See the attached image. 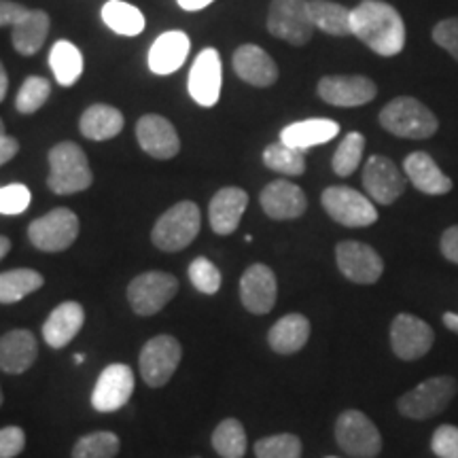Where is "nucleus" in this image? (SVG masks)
Listing matches in <instances>:
<instances>
[{
    "mask_svg": "<svg viewBox=\"0 0 458 458\" xmlns=\"http://www.w3.org/2000/svg\"><path fill=\"white\" fill-rule=\"evenodd\" d=\"M352 34L377 55L393 57L405 47V24L399 11L382 0H363L351 11Z\"/></svg>",
    "mask_w": 458,
    "mask_h": 458,
    "instance_id": "nucleus-1",
    "label": "nucleus"
},
{
    "mask_svg": "<svg viewBox=\"0 0 458 458\" xmlns=\"http://www.w3.org/2000/svg\"><path fill=\"white\" fill-rule=\"evenodd\" d=\"M91 174L88 156L77 142H60L49 151V176L47 185L57 196H72L91 187Z\"/></svg>",
    "mask_w": 458,
    "mask_h": 458,
    "instance_id": "nucleus-2",
    "label": "nucleus"
},
{
    "mask_svg": "<svg viewBox=\"0 0 458 458\" xmlns=\"http://www.w3.org/2000/svg\"><path fill=\"white\" fill-rule=\"evenodd\" d=\"M380 125L388 134L399 136V139L422 140L431 139L439 128V122L431 108L422 105L420 100L411 96H399L380 111Z\"/></svg>",
    "mask_w": 458,
    "mask_h": 458,
    "instance_id": "nucleus-3",
    "label": "nucleus"
},
{
    "mask_svg": "<svg viewBox=\"0 0 458 458\" xmlns=\"http://www.w3.org/2000/svg\"><path fill=\"white\" fill-rule=\"evenodd\" d=\"M199 227H202V215L198 204L182 199L159 216L151 232V240L164 253H176L198 238Z\"/></svg>",
    "mask_w": 458,
    "mask_h": 458,
    "instance_id": "nucleus-4",
    "label": "nucleus"
},
{
    "mask_svg": "<svg viewBox=\"0 0 458 458\" xmlns=\"http://www.w3.org/2000/svg\"><path fill=\"white\" fill-rule=\"evenodd\" d=\"M458 382L452 376H435L420 385L401 394L397 410L401 416L411 420H428V418L442 414L448 408L450 401L456 397Z\"/></svg>",
    "mask_w": 458,
    "mask_h": 458,
    "instance_id": "nucleus-5",
    "label": "nucleus"
},
{
    "mask_svg": "<svg viewBox=\"0 0 458 458\" xmlns=\"http://www.w3.org/2000/svg\"><path fill=\"white\" fill-rule=\"evenodd\" d=\"M267 30L272 37L301 47L312 38L317 28L312 24L308 0H272L267 11Z\"/></svg>",
    "mask_w": 458,
    "mask_h": 458,
    "instance_id": "nucleus-6",
    "label": "nucleus"
},
{
    "mask_svg": "<svg viewBox=\"0 0 458 458\" xmlns=\"http://www.w3.org/2000/svg\"><path fill=\"white\" fill-rule=\"evenodd\" d=\"M337 445L352 458H376L382 452V435L363 411L346 410L335 420Z\"/></svg>",
    "mask_w": 458,
    "mask_h": 458,
    "instance_id": "nucleus-7",
    "label": "nucleus"
},
{
    "mask_svg": "<svg viewBox=\"0 0 458 458\" xmlns=\"http://www.w3.org/2000/svg\"><path fill=\"white\" fill-rule=\"evenodd\" d=\"M79 216L68 208H54L45 216H38L28 227V238L34 249L43 253H62L79 238Z\"/></svg>",
    "mask_w": 458,
    "mask_h": 458,
    "instance_id": "nucleus-8",
    "label": "nucleus"
},
{
    "mask_svg": "<svg viewBox=\"0 0 458 458\" xmlns=\"http://www.w3.org/2000/svg\"><path fill=\"white\" fill-rule=\"evenodd\" d=\"M182 346L176 337L172 335H156L151 337L140 351V376L147 386L162 388L168 385L174 376L176 368L181 365Z\"/></svg>",
    "mask_w": 458,
    "mask_h": 458,
    "instance_id": "nucleus-9",
    "label": "nucleus"
},
{
    "mask_svg": "<svg viewBox=\"0 0 458 458\" xmlns=\"http://www.w3.org/2000/svg\"><path fill=\"white\" fill-rule=\"evenodd\" d=\"M320 202L325 213L344 227H369L377 221L374 202L352 187H327Z\"/></svg>",
    "mask_w": 458,
    "mask_h": 458,
    "instance_id": "nucleus-10",
    "label": "nucleus"
},
{
    "mask_svg": "<svg viewBox=\"0 0 458 458\" xmlns=\"http://www.w3.org/2000/svg\"><path fill=\"white\" fill-rule=\"evenodd\" d=\"M179 291V280L168 272H145L128 286V301L131 310L140 317H153Z\"/></svg>",
    "mask_w": 458,
    "mask_h": 458,
    "instance_id": "nucleus-11",
    "label": "nucleus"
},
{
    "mask_svg": "<svg viewBox=\"0 0 458 458\" xmlns=\"http://www.w3.org/2000/svg\"><path fill=\"white\" fill-rule=\"evenodd\" d=\"M318 96L334 106H363L376 98L377 88L369 77L363 74H329L318 81Z\"/></svg>",
    "mask_w": 458,
    "mask_h": 458,
    "instance_id": "nucleus-12",
    "label": "nucleus"
},
{
    "mask_svg": "<svg viewBox=\"0 0 458 458\" xmlns=\"http://www.w3.org/2000/svg\"><path fill=\"white\" fill-rule=\"evenodd\" d=\"M335 261L351 283L374 284L385 272V261L369 244L346 240L335 246Z\"/></svg>",
    "mask_w": 458,
    "mask_h": 458,
    "instance_id": "nucleus-13",
    "label": "nucleus"
},
{
    "mask_svg": "<svg viewBox=\"0 0 458 458\" xmlns=\"http://www.w3.org/2000/svg\"><path fill=\"white\" fill-rule=\"evenodd\" d=\"M435 334L414 314H397L391 323V348L401 360L422 359L433 348Z\"/></svg>",
    "mask_w": 458,
    "mask_h": 458,
    "instance_id": "nucleus-14",
    "label": "nucleus"
},
{
    "mask_svg": "<svg viewBox=\"0 0 458 458\" xmlns=\"http://www.w3.org/2000/svg\"><path fill=\"white\" fill-rule=\"evenodd\" d=\"M363 187L371 202L391 206L403 196L405 176L385 156H371L363 168Z\"/></svg>",
    "mask_w": 458,
    "mask_h": 458,
    "instance_id": "nucleus-15",
    "label": "nucleus"
},
{
    "mask_svg": "<svg viewBox=\"0 0 458 458\" xmlns=\"http://www.w3.org/2000/svg\"><path fill=\"white\" fill-rule=\"evenodd\" d=\"M221 81L223 68L219 51L213 47H206L202 54L196 57L191 72H189V96H191L199 106H215L221 96Z\"/></svg>",
    "mask_w": 458,
    "mask_h": 458,
    "instance_id": "nucleus-16",
    "label": "nucleus"
},
{
    "mask_svg": "<svg viewBox=\"0 0 458 458\" xmlns=\"http://www.w3.org/2000/svg\"><path fill=\"white\" fill-rule=\"evenodd\" d=\"M134 393V371L123 363H113L102 371L94 391L91 405L98 411H117L131 399Z\"/></svg>",
    "mask_w": 458,
    "mask_h": 458,
    "instance_id": "nucleus-17",
    "label": "nucleus"
},
{
    "mask_svg": "<svg viewBox=\"0 0 458 458\" xmlns=\"http://www.w3.org/2000/svg\"><path fill=\"white\" fill-rule=\"evenodd\" d=\"M278 295V283L272 267L255 263L240 278V300L242 306L253 314L272 312Z\"/></svg>",
    "mask_w": 458,
    "mask_h": 458,
    "instance_id": "nucleus-18",
    "label": "nucleus"
},
{
    "mask_svg": "<svg viewBox=\"0 0 458 458\" xmlns=\"http://www.w3.org/2000/svg\"><path fill=\"white\" fill-rule=\"evenodd\" d=\"M136 139L147 156L156 159H172L181 151L176 128L162 114H145L136 123Z\"/></svg>",
    "mask_w": 458,
    "mask_h": 458,
    "instance_id": "nucleus-19",
    "label": "nucleus"
},
{
    "mask_svg": "<svg viewBox=\"0 0 458 458\" xmlns=\"http://www.w3.org/2000/svg\"><path fill=\"white\" fill-rule=\"evenodd\" d=\"M259 204L270 219L274 221H291L300 219L308 208V198L301 191V187H297L295 182H289L284 179L272 181L270 185L263 187Z\"/></svg>",
    "mask_w": 458,
    "mask_h": 458,
    "instance_id": "nucleus-20",
    "label": "nucleus"
},
{
    "mask_svg": "<svg viewBox=\"0 0 458 458\" xmlns=\"http://www.w3.org/2000/svg\"><path fill=\"white\" fill-rule=\"evenodd\" d=\"M246 206H249V193L240 187H223L215 193L208 206L210 229L216 236H232L240 225Z\"/></svg>",
    "mask_w": 458,
    "mask_h": 458,
    "instance_id": "nucleus-21",
    "label": "nucleus"
},
{
    "mask_svg": "<svg viewBox=\"0 0 458 458\" xmlns=\"http://www.w3.org/2000/svg\"><path fill=\"white\" fill-rule=\"evenodd\" d=\"M233 71L253 88H272L278 81V66L259 45H240L233 54Z\"/></svg>",
    "mask_w": 458,
    "mask_h": 458,
    "instance_id": "nucleus-22",
    "label": "nucleus"
},
{
    "mask_svg": "<svg viewBox=\"0 0 458 458\" xmlns=\"http://www.w3.org/2000/svg\"><path fill=\"white\" fill-rule=\"evenodd\" d=\"M38 357V344L32 331L13 329L0 337V369L4 374L20 376L34 365Z\"/></svg>",
    "mask_w": 458,
    "mask_h": 458,
    "instance_id": "nucleus-23",
    "label": "nucleus"
},
{
    "mask_svg": "<svg viewBox=\"0 0 458 458\" xmlns=\"http://www.w3.org/2000/svg\"><path fill=\"white\" fill-rule=\"evenodd\" d=\"M85 312L77 301H62L43 323V337L51 348H64L83 329Z\"/></svg>",
    "mask_w": 458,
    "mask_h": 458,
    "instance_id": "nucleus-24",
    "label": "nucleus"
},
{
    "mask_svg": "<svg viewBox=\"0 0 458 458\" xmlns=\"http://www.w3.org/2000/svg\"><path fill=\"white\" fill-rule=\"evenodd\" d=\"M191 41L182 30L164 32L148 49V68L156 74H172L185 64Z\"/></svg>",
    "mask_w": 458,
    "mask_h": 458,
    "instance_id": "nucleus-25",
    "label": "nucleus"
},
{
    "mask_svg": "<svg viewBox=\"0 0 458 458\" xmlns=\"http://www.w3.org/2000/svg\"><path fill=\"white\" fill-rule=\"evenodd\" d=\"M405 176H408L411 185L418 191L427 193V196H444L452 191V181L439 170L435 159L425 151L410 153L403 162Z\"/></svg>",
    "mask_w": 458,
    "mask_h": 458,
    "instance_id": "nucleus-26",
    "label": "nucleus"
},
{
    "mask_svg": "<svg viewBox=\"0 0 458 458\" xmlns=\"http://www.w3.org/2000/svg\"><path fill=\"white\" fill-rule=\"evenodd\" d=\"M340 134V123L331 122V119H306V122H295L280 131V142L284 145L300 148H306L325 145V142L334 140Z\"/></svg>",
    "mask_w": 458,
    "mask_h": 458,
    "instance_id": "nucleus-27",
    "label": "nucleus"
},
{
    "mask_svg": "<svg viewBox=\"0 0 458 458\" xmlns=\"http://www.w3.org/2000/svg\"><path fill=\"white\" fill-rule=\"evenodd\" d=\"M310 337V320L303 314H286L272 325L267 344L276 354H295L308 344Z\"/></svg>",
    "mask_w": 458,
    "mask_h": 458,
    "instance_id": "nucleus-28",
    "label": "nucleus"
},
{
    "mask_svg": "<svg viewBox=\"0 0 458 458\" xmlns=\"http://www.w3.org/2000/svg\"><path fill=\"white\" fill-rule=\"evenodd\" d=\"M49 34V15L41 9L28 11L17 24L11 28V41L20 55H34L45 45Z\"/></svg>",
    "mask_w": 458,
    "mask_h": 458,
    "instance_id": "nucleus-29",
    "label": "nucleus"
},
{
    "mask_svg": "<svg viewBox=\"0 0 458 458\" xmlns=\"http://www.w3.org/2000/svg\"><path fill=\"white\" fill-rule=\"evenodd\" d=\"M123 114L108 105H91L79 119V130L89 140L114 139L123 130Z\"/></svg>",
    "mask_w": 458,
    "mask_h": 458,
    "instance_id": "nucleus-30",
    "label": "nucleus"
},
{
    "mask_svg": "<svg viewBox=\"0 0 458 458\" xmlns=\"http://www.w3.org/2000/svg\"><path fill=\"white\" fill-rule=\"evenodd\" d=\"M312 24L317 30L331 34V37H348L351 28V9L331 0H308Z\"/></svg>",
    "mask_w": 458,
    "mask_h": 458,
    "instance_id": "nucleus-31",
    "label": "nucleus"
},
{
    "mask_svg": "<svg viewBox=\"0 0 458 458\" xmlns=\"http://www.w3.org/2000/svg\"><path fill=\"white\" fill-rule=\"evenodd\" d=\"M49 66L54 71L55 81L62 88H71L79 81V77L83 74V54L77 45L71 41H57L51 47L49 54Z\"/></svg>",
    "mask_w": 458,
    "mask_h": 458,
    "instance_id": "nucleus-32",
    "label": "nucleus"
},
{
    "mask_svg": "<svg viewBox=\"0 0 458 458\" xmlns=\"http://www.w3.org/2000/svg\"><path fill=\"white\" fill-rule=\"evenodd\" d=\"M102 20L113 32L123 34V37H139L145 30V15L134 4L123 3V0H108L102 7Z\"/></svg>",
    "mask_w": 458,
    "mask_h": 458,
    "instance_id": "nucleus-33",
    "label": "nucleus"
},
{
    "mask_svg": "<svg viewBox=\"0 0 458 458\" xmlns=\"http://www.w3.org/2000/svg\"><path fill=\"white\" fill-rule=\"evenodd\" d=\"M43 276L30 267H17L0 274V303H15L43 286Z\"/></svg>",
    "mask_w": 458,
    "mask_h": 458,
    "instance_id": "nucleus-34",
    "label": "nucleus"
},
{
    "mask_svg": "<svg viewBox=\"0 0 458 458\" xmlns=\"http://www.w3.org/2000/svg\"><path fill=\"white\" fill-rule=\"evenodd\" d=\"M263 164L284 176H301L306 172V156L300 148H293L284 142H272L263 151Z\"/></svg>",
    "mask_w": 458,
    "mask_h": 458,
    "instance_id": "nucleus-35",
    "label": "nucleus"
},
{
    "mask_svg": "<svg viewBox=\"0 0 458 458\" xmlns=\"http://www.w3.org/2000/svg\"><path fill=\"white\" fill-rule=\"evenodd\" d=\"M213 448L221 458H242L246 454V431L236 418H225L213 433Z\"/></svg>",
    "mask_w": 458,
    "mask_h": 458,
    "instance_id": "nucleus-36",
    "label": "nucleus"
},
{
    "mask_svg": "<svg viewBox=\"0 0 458 458\" xmlns=\"http://www.w3.org/2000/svg\"><path fill=\"white\" fill-rule=\"evenodd\" d=\"M365 151V139L360 131H351L342 139L340 145H337L334 159H331V165H334V172L342 179L354 174V170L360 165V159H363Z\"/></svg>",
    "mask_w": 458,
    "mask_h": 458,
    "instance_id": "nucleus-37",
    "label": "nucleus"
},
{
    "mask_svg": "<svg viewBox=\"0 0 458 458\" xmlns=\"http://www.w3.org/2000/svg\"><path fill=\"white\" fill-rule=\"evenodd\" d=\"M119 454V437L111 431L83 435L72 448V458H114Z\"/></svg>",
    "mask_w": 458,
    "mask_h": 458,
    "instance_id": "nucleus-38",
    "label": "nucleus"
},
{
    "mask_svg": "<svg viewBox=\"0 0 458 458\" xmlns=\"http://www.w3.org/2000/svg\"><path fill=\"white\" fill-rule=\"evenodd\" d=\"M51 96V83L45 77H28L17 91L15 108L21 114H32L41 108Z\"/></svg>",
    "mask_w": 458,
    "mask_h": 458,
    "instance_id": "nucleus-39",
    "label": "nucleus"
},
{
    "mask_svg": "<svg viewBox=\"0 0 458 458\" xmlns=\"http://www.w3.org/2000/svg\"><path fill=\"white\" fill-rule=\"evenodd\" d=\"M257 458H301V439L293 433L263 437L255 444Z\"/></svg>",
    "mask_w": 458,
    "mask_h": 458,
    "instance_id": "nucleus-40",
    "label": "nucleus"
},
{
    "mask_svg": "<svg viewBox=\"0 0 458 458\" xmlns=\"http://www.w3.org/2000/svg\"><path fill=\"white\" fill-rule=\"evenodd\" d=\"M189 280L199 293L215 295L221 289V272L213 261L206 257H196L189 266Z\"/></svg>",
    "mask_w": 458,
    "mask_h": 458,
    "instance_id": "nucleus-41",
    "label": "nucleus"
},
{
    "mask_svg": "<svg viewBox=\"0 0 458 458\" xmlns=\"http://www.w3.org/2000/svg\"><path fill=\"white\" fill-rule=\"evenodd\" d=\"M32 193L21 182L0 187V215H21L30 206Z\"/></svg>",
    "mask_w": 458,
    "mask_h": 458,
    "instance_id": "nucleus-42",
    "label": "nucleus"
},
{
    "mask_svg": "<svg viewBox=\"0 0 458 458\" xmlns=\"http://www.w3.org/2000/svg\"><path fill=\"white\" fill-rule=\"evenodd\" d=\"M431 450L437 458H458V427L442 425L435 428Z\"/></svg>",
    "mask_w": 458,
    "mask_h": 458,
    "instance_id": "nucleus-43",
    "label": "nucleus"
},
{
    "mask_svg": "<svg viewBox=\"0 0 458 458\" xmlns=\"http://www.w3.org/2000/svg\"><path fill=\"white\" fill-rule=\"evenodd\" d=\"M433 41L458 60V17H448L433 28Z\"/></svg>",
    "mask_w": 458,
    "mask_h": 458,
    "instance_id": "nucleus-44",
    "label": "nucleus"
},
{
    "mask_svg": "<svg viewBox=\"0 0 458 458\" xmlns=\"http://www.w3.org/2000/svg\"><path fill=\"white\" fill-rule=\"evenodd\" d=\"M26 448V433L20 427L0 428V458H15Z\"/></svg>",
    "mask_w": 458,
    "mask_h": 458,
    "instance_id": "nucleus-45",
    "label": "nucleus"
},
{
    "mask_svg": "<svg viewBox=\"0 0 458 458\" xmlns=\"http://www.w3.org/2000/svg\"><path fill=\"white\" fill-rule=\"evenodd\" d=\"M26 13L28 9L24 4L13 3V0H0V28L3 26L13 28Z\"/></svg>",
    "mask_w": 458,
    "mask_h": 458,
    "instance_id": "nucleus-46",
    "label": "nucleus"
},
{
    "mask_svg": "<svg viewBox=\"0 0 458 458\" xmlns=\"http://www.w3.org/2000/svg\"><path fill=\"white\" fill-rule=\"evenodd\" d=\"M439 246H442V253L445 259L458 266V225L445 229Z\"/></svg>",
    "mask_w": 458,
    "mask_h": 458,
    "instance_id": "nucleus-47",
    "label": "nucleus"
},
{
    "mask_svg": "<svg viewBox=\"0 0 458 458\" xmlns=\"http://www.w3.org/2000/svg\"><path fill=\"white\" fill-rule=\"evenodd\" d=\"M17 151H20V142L13 136H3L0 139V165L9 164L17 156Z\"/></svg>",
    "mask_w": 458,
    "mask_h": 458,
    "instance_id": "nucleus-48",
    "label": "nucleus"
},
{
    "mask_svg": "<svg viewBox=\"0 0 458 458\" xmlns=\"http://www.w3.org/2000/svg\"><path fill=\"white\" fill-rule=\"evenodd\" d=\"M176 3H179L181 9L185 11H202L208 7V4H213L215 0H176Z\"/></svg>",
    "mask_w": 458,
    "mask_h": 458,
    "instance_id": "nucleus-49",
    "label": "nucleus"
},
{
    "mask_svg": "<svg viewBox=\"0 0 458 458\" xmlns=\"http://www.w3.org/2000/svg\"><path fill=\"white\" fill-rule=\"evenodd\" d=\"M442 320H444L445 327L452 331V334L458 335V314L456 312H445Z\"/></svg>",
    "mask_w": 458,
    "mask_h": 458,
    "instance_id": "nucleus-50",
    "label": "nucleus"
},
{
    "mask_svg": "<svg viewBox=\"0 0 458 458\" xmlns=\"http://www.w3.org/2000/svg\"><path fill=\"white\" fill-rule=\"evenodd\" d=\"M7 89H9V77H7V71H4L3 62H0V102H3L4 96H7Z\"/></svg>",
    "mask_w": 458,
    "mask_h": 458,
    "instance_id": "nucleus-51",
    "label": "nucleus"
},
{
    "mask_svg": "<svg viewBox=\"0 0 458 458\" xmlns=\"http://www.w3.org/2000/svg\"><path fill=\"white\" fill-rule=\"evenodd\" d=\"M11 250V240L7 236H0V259H4V255H7Z\"/></svg>",
    "mask_w": 458,
    "mask_h": 458,
    "instance_id": "nucleus-52",
    "label": "nucleus"
},
{
    "mask_svg": "<svg viewBox=\"0 0 458 458\" xmlns=\"http://www.w3.org/2000/svg\"><path fill=\"white\" fill-rule=\"evenodd\" d=\"M3 136H7V131H4V123L3 119H0V139H3Z\"/></svg>",
    "mask_w": 458,
    "mask_h": 458,
    "instance_id": "nucleus-53",
    "label": "nucleus"
},
{
    "mask_svg": "<svg viewBox=\"0 0 458 458\" xmlns=\"http://www.w3.org/2000/svg\"><path fill=\"white\" fill-rule=\"evenodd\" d=\"M0 405H3V388H0Z\"/></svg>",
    "mask_w": 458,
    "mask_h": 458,
    "instance_id": "nucleus-54",
    "label": "nucleus"
},
{
    "mask_svg": "<svg viewBox=\"0 0 458 458\" xmlns=\"http://www.w3.org/2000/svg\"><path fill=\"white\" fill-rule=\"evenodd\" d=\"M327 458H335V456H327Z\"/></svg>",
    "mask_w": 458,
    "mask_h": 458,
    "instance_id": "nucleus-55",
    "label": "nucleus"
},
{
    "mask_svg": "<svg viewBox=\"0 0 458 458\" xmlns=\"http://www.w3.org/2000/svg\"><path fill=\"white\" fill-rule=\"evenodd\" d=\"M196 458H198V456H196Z\"/></svg>",
    "mask_w": 458,
    "mask_h": 458,
    "instance_id": "nucleus-56",
    "label": "nucleus"
}]
</instances>
